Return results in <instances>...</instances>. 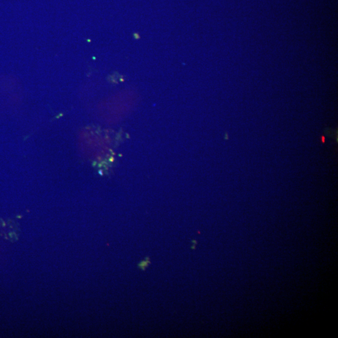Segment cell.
Segmentation results:
<instances>
[{
  "instance_id": "cell-1",
  "label": "cell",
  "mask_w": 338,
  "mask_h": 338,
  "mask_svg": "<svg viewBox=\"0 0 338 338\" xmlns=\"http://www.w3.org/2000/svg\"><path fill=\"white\" fill-rule=\"evenodd\" d=\"M147 260L148 261H144L139 264V268L143 269V271L145 270L146 267H148V264L151 263L150 259L148 258Z\"/></svg>"
}]
</instances>
